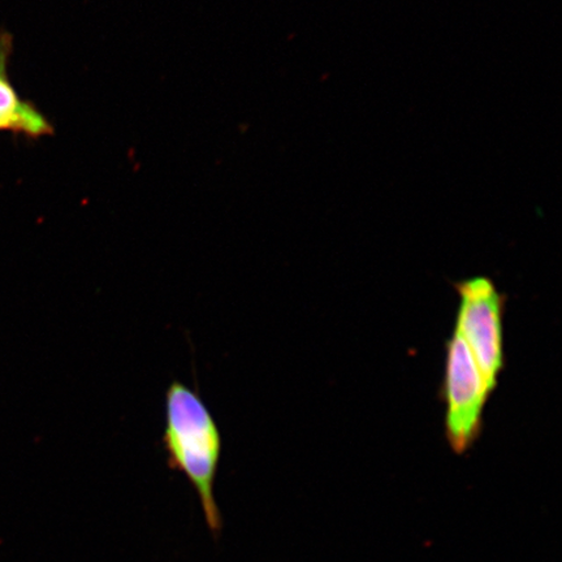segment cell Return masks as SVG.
<instances>
[{"label": "cell", "mask_w": 562, "mask_h": 562, "mask_svg": "<svg viewBox=\"0 0 562 562\" xmlns=\"http://www.w3.org/2000/svg\"><path fill=\"white\" fill-rule=\"evenodd\" d=\"M165 422L161 441L168 463L191 481L211 531H220L214 483L223 447L221 428L200 392L178 379L166 391Z\"/></svg>", "instance_id": "cell-1"}, {"label": "cell", "mask_w": 562, "mask_h": 562, "mask_svg": "<svg viewBox=\"0 0 562 562\" xmlns=\"http://www.w3.org/2000/svg\"><path fill=\"white\" fill-rule=\"evenodd\" d=\"M459 307L454 327L467 342L484 382L494 392L505 369L504 315L507 294L495 281L476 276L453 284Z\"/></svg>", "instance_id": "cell-2"}, {"label": "cell", "mask_w": 562, "mask_h": 562, "mask_svg": "<svg viewBox=\"0 0 562 562\" xmlns=\"http://www.w3.org/2000/svg\"><path fill=\"white\" fill-rule=\"evenodd\" d=\"M492 393L467 342L453 329L446 341L445 375L439 396L446 405V440L454 454L468 453L481 439L484 409Z\"/></svg>", "instance_id": "cell-3"}, {"label": "cell", "mask_w": 562, "mask_h": 562, "mask_svg": "<svg viewBox=\"0 0 562 562\" xmlns=\"http://www.w3.org/2000/svg\"><path fill=\"white\" fill-rule=\"evenodd\" d=\"M13 50L12 34L0 31V132L31 139L53 136L54 125L34 103L23 100L12 86L9 65Z\"/></svg>", "instance_id": "cell-4"}]
</instances>
